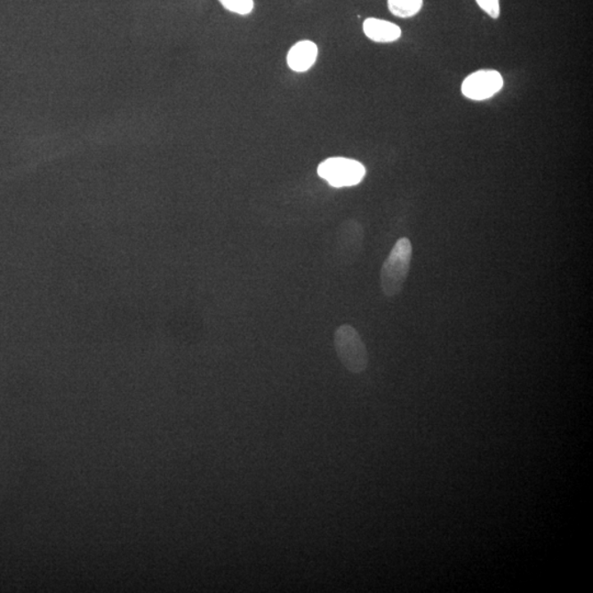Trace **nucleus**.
<instances>
[{
  "label": "nucleus",
  "mask_w": 593,
  "mask_h": 593,
  "mask_svg": "<svg viewBox=\"0 0 593 593\" xmlns=\"http://www.w3.org/2000/svg\"><path fill=\"white\" fill-rule=\"evenodd\" d=\"M411 260L413 243L408 237H401L392 247L381 270V287L386 297H396L403 292L409 276Z\"/></svg>",
  "instance_id": "f257e3e1"
},
{
  "label": "nucleus",
  "mask_w": 593,
  "mask_h": 593,
  "mask_svg": "<svg viewBox=\"0 0 593 593\" xmlns=\"http://www.w3.org/2000/svg\"><path fill=\"white\" fill-rule=\"evenodd\" d=\"M336 355L342 365L352 373H362L368 367V352L361 334L354 326L342 325L334 333Z\"/></svg>",
  "instance_id": "f03ea898"
},
{
  "label": "nucleus",
  "mask_w": 593,
  "mask_h": 593,
  "mask_svg": "<svg viewBox=\"0 0 593 593\" xmlns=\"http://www.w3.org/2000/svg\"><path fill=\"white\" fill-rule=\"evenodd\" d=\"M317 175L335 188L358 185L366 175V168L351 158L331 157L317 167Z\"/></svg>",
  "instance_id": "7ed1b4c3"
},
{
  "label": "nucleus",
  "mask_w": 593,
  "mask_h": 593,
  "mask_svg": "<svg viewBox=\"0 0 593 593\" xmlns=\"http://www.w3.org/2000/svg\"><path fill=\"white\" fill-rule=\"evenodd\" d=\"M503 78L501 74L493 69L470 74L461 85V92L469 100L476 101L487 100L502 90Z\"/></svg>",
  "instance_id": "20e7f679"
},
{
  "label": "nucleus",
  "mask_w": 593,
  "mask_h": 593,
  "mask_svg": "<svg viewBox=\"0 0 593 593\" xmlns=\"http://www.w3.org/2000/svg\"><path fill=\"white\" fill-rule=\"evenodd\" d=\"M364 230L357 221L345 222L338 233L336 252L343 264H352L363 250Z\"/></svg>",
  "instance_id": "39448f33"
},
{
  "label": "nucleus",
  "mask_w": 593,
  "mask_h": 593,
  "mask_svg": "<svg viewBox=\"0 0 593 593\" xmlns=\"http://www.w3.org/2000/svg\"><path fill=\"white\" fill-rule=\"evenodd\" d=\"M317 58V46L315 42L303 40L289 50L287 63L292 71L303 73L314 67Z\"/></svg>",
  "instance_id": "423d86ee"
},
{
  "label": "nucleus",
  "mask_w": 593,
  "mask_h": 593,
  "mask_svg": "<svg viewBox=\"0 0 593 593\" xmlns=\"http://www.w3.org/2000/svg\"><path fill=\"white\" fill-rule=\"evenodd\" d=\"M364 34L368 39L380 44H389L395 42L401 36V29L395 23L381 20V19L370 18L364 21Z\"/></svg>",
  "instance_id": "0eeeda50"
},
{
  "label": "nucleus",
  "mask_w": 593,
  "mask_h": 593,
  "mask_svg": "<svg viewBox=\"0 0 593 593\" xmlns=\"http://www.w3.org/2000/svg\"><path fill=\"white\" fill-rule=\"evenodd\" d=\"M423 0H389L391 13L399 18H410L421 11Z\"/></svg>",
  "instance_id": "6e6552de"
},
{
  "label": "nucleus",
  "mask_w": 593,
  "mask_h": 593,
  "mask_svg": "<svg viewBox=\"0 0 593 593\" xmlns=\"http://www.w3.org/2000/svg\"><path fill=\"white\" fill-rule=\"evenodd\" d=\"M227 11L237 15H249L254 9V0H219Z\"/></svg>",
  "instance_id": "1a4fd4ad"
},
{
  "label": "nucleus",
  "mask_w": 593,
  "mask_h": 593,
  "mask_svg": "<svg viewBox=\"0 0 593 593\" xmlns=\"http://www.w3.org/2000/svg\"><path fill=\"white\" fill-rule=\"evenodd\" d=\"M476 2L490 17L497 19L501 16V0H476Z\"/></svg>",
  "instance_id": "9d476101"
}]
</instances>
